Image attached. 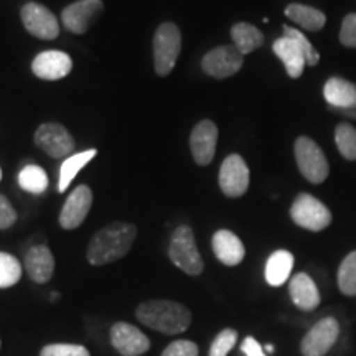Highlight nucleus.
Returning a JSON list of instances; mask_svg holds the SVG:
<instances>
[{"label":"nucleus","instance_id":"f704fd0d","mask_svg":"<svg viewBox=\"0 0 356 356\" xmlns=\"http://www.w3.org/2000/svg\"><path fill=\"white\" fill-rule=\"evenodd\" d=\"M241 351L246 356H267L264 348H262L254 337L244 338V341L241 343Z\"/></svg>","mask_w":356,"mask_h":356},{"label":"nucleus","instance_id":"f257e3e1","mask_svg":"<svg viewBox=\"0 0 356 356\" xmlns=\"http://www.w3.org/2000/svg\"><path fill=\"white\" fill-rule=\"evenodd\" d=\"M137 228L132 222L114 221L97 231L88 246L89 264L106 266L129 254L136 241Z\"/></svg>","mask_w":356,"mask_h":356},{"label":"nucleus","instance_id":"c85d7f7f","mask_svg":"<svg viewBox=\"0 0 356 356\" xmlns=\"http://www.w3.org/2000/svg\"><path fill=\"white\" fill-rule=\"evenodd\" d=\"M22 279V264L15 256L0 251V289L13 287Z\"/></svg>","mask_w":356,"mask_h":356},{"label":"nucleus","instance_id":"1a4fd4ad","mask_svg":"<svg viewBox=\"0 0 356 356\" xmlns=\"http://www.w3.org/2000/svg\"><path fill=\"white\" fill-rule=\"evenodd\" d=\"M102 12H104L102 0H78L65 8L61 13V22L68 32L83 35L96 24Z\"/></svg>","mask_w":356,"mask_h":356},{"label":"nucleus","instance_id":"a211bd4d","mask_svg":"<svg viewBox=\"0 0 356 356\" xmlns=\"http://www.w3.org/2000/svg\"><path fill=\"white\" fill-rule=\"evenodd\" d=\"M24 266L29 277L37 284L50 282L55 273V257H53L50 248L44 244H37L26 251Z\"/></svg>","mask_w":356,"mask_h":356},{"label":"nucleus","instance_id":"473e14b6","mask_svg":"<svg viewBox=\"0 0 356 356\" xmlns=\"http://www.w3.org/2000/svg\"><path fill=\"white\" fill-rule=\"evenodd\" d=\"M340 43L346 48H356V13H348L341 22Z\"/></svg>","mask_w":356,"mask_h":356},{"label":"nucleus","instance_id":"6ab92c4d","mask_svg":"<svg viewBox=\"0 0 356 356\" xmlns=\"http://www.w3.org/2000/svg\"><path fill=\"white\" fill-rule=\"evenodd\" d=\"M211 248L216 259L229 267L241 264L246 256V249H244L241 239L228 229H220L213 234Z\"/></svg>","mask_w":356,"mask_h":356},{"label":"nucleus","instance_id":"20e7f679","mask_svg":"<svg viewBox=\"0 0 356 356\" xmlns=\"http://www.w3.org/2000/svg\"><path fill=\"white\" fill-rule=\"evenodd\" d=\"M168 256L173 264L185 274L200 275L203 273L204 262L195 241L193 229L190 226L181 225L173 231L170 244H168Z\"/></svg>","mask_w":356,"mask_h":356},{"label":"nucleus","instance_id":"4468645a","mask_svg":"<svg viewBox=\"0 0 356 356\" xmlns=\"http://www.w3.org/2000/svg\"><path fill=\"white\" fill-rule=\"evenodd\" d=\"M35 144L53 159H61L74 150V140L71 134L56 122L42 124L35 132Z\"/></svg>","mask_w":356,"mask_h":356},{"label":"nucleus","instance_id":"0eeeda50","mask_svg":"<svg viewBox=\"0 0 356 356\" xmlns=\"http://www.w3.org/2000/svg\"><path fill=\"white\" fill-rule=\"evenodd\" d=\"M291 218L297 226L307 231H323L332 225V211L318 198L300 193L291 207Z\"/></svg>","mask_w":356,"mask_h":356},{"label":"nucleus","instance_id":"c756f323","mask_svg":"<svg viewBox=\"0 0 356 356\" xmlns=\"http://www.w3.org/2000/svg\"><path fill=\"white\" fill-rule=\"evenodd\" d=\"M236 341H238V332L234 328H225L215 337L208 356H228L229 351L234 348Z\"/></svg>","mask_w":356,"mask_h":356},{"label":"nucleus","instance_id":"aec40b11","mask_svg":"<svg viewBox=\"0 0 356 356\" xmlns=\"http://www.w3.org/2000/svg\"><path fill=\"white\" fill-rule=\"evenodd\" d=\"M289 296H291L293 305L302 312H314L320 305V292L317 284L307 273H299L291 279Z\"/></svg>","mask_w":356,"mask_h":356},{"label":"nucleus","instance_id":"a878e982","mask_svg":"<svg viewBox=\"0 0 356 356\" xmlns=\"http://www.w3.org/2000/svg\"><path fill=\"white\" fill-rule=\"evenodd\" d=\"M19 185L29 193L42 195L48 188V177L42 167L26 165L19 173Z\"/></svg>","mask_w":356,"mask_h":356},{"label":"nucleus","instance_id":"4be33fe9","mask_svg":"<svg viewBox=\"0 0 356 356\" xmlns=\"http://www.w3.org/2000/svg\"><path fill=\"white\" fill-rule=\"evenodd\" d=\"M293 269V254L286 251V249H279L273 252L269 259L266 262V280L269 286L280 287L287 282L291 277Z\"/></svg>","mask_w":356,"mask_h":356},{"label":"nucleus","instance_id":"7c9ffc66","mask_svg":"<svg viewBox=\"0 0 356 356\" xmlns=\"http://www.w3.org/2000/svg\"><path fill=\"white\" fill-rule=\"evenodd\" d=\"M40 356H91L89 350L83 345L73 343H51L43 346Z\"/></svg>","mask_w":356,"mask_h":356},{"label":"nucleus","instance_id":"4c0bfd02","mask_svg":"<svg viewBox=\"0 0 356 356\" xmlns=\"http://www.w3.org/2000/svg\"><path fill=\"white\" fill-rule=\"evenodd\" d=\"M56 299H58V293H56V292H53V293H51V300L55 302Z\"/></svg>","mask_w":356,"mask_h":356},{"label":"nucleus","instance_id":"bb28decb","mask_svg":"<svg viewBox=\"0 0 356 356\" xmlns=\"http://www.w3.org/2000/svg\"><path fill=\"white\" fill-rule=\"evenodd\" d=\"M337 282L341 293L348 297L356 296V251L350 252L341 261L337 273Z\"/></svg>","mask_w":356,"mask_h":356},{"label":"nucleus","instance_id":"cd10ccee","mask_svg":"<svg viewBox=\"0 0 356 356\" xmlns=\"http://www.w3.org/2000/svg\"><path fill=\"white\" fill-rule=\"evenodd\" d=\"M335 144L338 152L346 160H356V127L348 122L338 124L335 129Z\"/></svg>","mask_w":356,"mask_h":356},{"label":"nucleus","instance_id":"e433bc0d","mask_svg":"<svg viewBox=\"0 0 356 356\" xmlns=\"http://www.w3.org/2000/svg\"><path fill=\"white\" fill-rule=\"evenodd\" d=\"M264 351H267V353H273V351H274V345H266Z\"/></svg>","mask_w":356,"mask_h":356},{"label":"nucleus","instance_id":"72a5a7b5","mask_svg":"<svg viewBox=\"0 0 356 356\" xmlns=\"http://www.w3.org/2000/svg\"><path fill=\"white\" fill-rule=\"evenodd\" d=\"M17 211L13 210L12 203L0 195V229H8L10 226L15 225Z\"/></svg>","mask_w":356,"mask_h":356},{"label":"nucleus","instance_id":"2f4dec72","mask_svg":"<svg viewBox=\"0 0 356 356\" xmlns=\"http://www.w3.org/2000/svg\"><path fill=\"white\" fill-rule=\"evenodd\" d=\"M160 356H200L198 345L191 340H175Z\"/></svg>","mask_w":356,"mask_h":356},{"label":"nucleus","instance_id":"dca6fc26","mask_svg":"<svg viewBox=\"0 0 356 356\" xmlns=\"http://www.w3.org/2000/svg\"><path fill=\"white\" fill-rule=\"evenodd\" d=\"M218 127L213 121H202L195 126L190 136V149L198 165H210L215 159Z\"/></svg>","mask_w":356,"mask_h":356},{"label":"nucleus","instance_id":"f3484780","mask_svg":"<svg viewBox=\"0 0 356 356\" xmlns=\"http://www.w3.org/2000/svg\"><path fill=\"white\" fill-rule=\"evenodd\" d=\"M71 68H73V61H71L70 55L58 50L42 51L32 61V71L35 76L47 79V81H56V79L66 78Z\"/></svg>","mask_w":356,"mask_h":356},{"label":"nucleus","instance_id":"b1692460","mask_svg":"<svg viewBox=\"0 0 356 356\" xmlns=\"http://www.w3.org/2000/svg\"><path fill=\"white\" fill-rule=\"evenodd\" d=\"M231 38H233L234 47L238 48L243 55L256 51L257 48L264 43V35L254 25L246 24V22H239L233 25L231 29Z\"/></svg>","mask_w":356,"mask_h":356},{"label":"nucleus","instance_id":"f03ea898","mask_svg":"<svg viewBox=\"0 0 356 356\" xmlns=\"http://www.w3.org/2000/svg\"><path fill=\"white\" fill-rule=\"evenodd\" d=\"M136 318L142 325L163 335H180L191 325V312L175 300H145L136 309Z\"/></svg>","mask_w":356,"mask_h":356},{"label":"nucleus","instance_id":"2eb2a0df","mask_svg":"<svg viewBox=\"0 0 356 356\" xmlns=\"http://www.w3.org/2000/svg\"><path fill=\"white\" fill-rule=\"evenodd\" d=\"M92 204V191L88 185H79L70 193L60 213V226L63 229H76L86 220Z\"/></svg>","mask_w":356,"mask_h":356},{"label":"nucleus","instance_id":"9b49d317","mask_svg":"<svg viewBox=\"0 0 356 356\" xmlns=\"http://www.w3.org/2000/svg\"><path fill=\"white\" fill-rule=\"evenodd\" d=\"M26 32L40 40H55L60 35V24L47 7L37 2H29L20 12Z\"/></svg>","mask_w":356,"mask_h":356},{"label":"nucleus","instance_id":"f8f14e48","mask_svg":"<svg viewBox=\"0 0 356 356\" xmlns=\"http://www.w3.org/2000/svg\"><path fill=\"white\" fill-rule=\"evenodd\" d=\"M244 55L236 47H218L202 60V68L216 79H226L243 68Z\"/></svg>","mask_w":356,"mask_h":356},{"label":"nucleus","instance_id":"7ed1b4c3","mask_svg":"<svg viewBox=\"0 0 356 356\" xmlns=\"http://www.w3.org/2000/svg\"><path fill=\"white\" fill-rule=\"evenodd\" d=\"M273 50L280 58L292 79L302 76L305 65L317 66L320 61L318 51L309 42V38L289 25H284V37L275 40Z\"/></svg>","mask_w":356,"mask_h":356},{"label":"nucleus","instance_id":"9d476101","mask_svg":"<svg viewBox=\"0 0 356 356\" xmlns=\"http://www.w3.org/2000/svg\"><path fill=\"white\" fill-rule=\"evenodd\" d=\"M220 188L228 198H239L249 188V167L238 154H231L225 159L220 168Z\"/></svg>","mask_w":356,"mask_h":356},{"label":"nucleus","instance_id":"423d86ee","mask_svg":"<svg viewBox=\"0 0 356 356\" xmlns=\"http://www.w3.org/2000/svg\"><path fill=\"white\" fill-rule=\"evenodd\" d=\"M181 50L180 29L172 22H165L157 29L154 37V65L159 76H167L175 68Z\"/></svg>","mask_w":356,"mask_h":356},{"label":"nucleus","instance_id":"ddd939ff","mask_svg":"<svg viewBox=\"0 0 356 356\" xmlns=\"http://www.w3.org/2000/svg\"><path fill=\"white\" fill-rule=\"evenodd\" d=\"M111 345L122 356H140L150 350L149 337L127 322H118L111 327Z\"/></svg>","mask_w":356,"mask_h":356},{"label":"nucleus","instance_id":"58836bf2","mask_svg":"<svg viewBox=\"0 0 356 356\" xmlns=\"http://www.w3.org/2000/svg\"><path fill=\"white\" fill-rule=\"evenodd\" d=\"M0 180H2V170H0Z\"/></svg>","mask_w":356,"mask_h":356},{"label":"nucleus","instance_id":"39448f33","mask_svg":"<svg viewBox=\"0 0 356 356\" xmlns=\"http://www.w3.org/2000/svg\"><path fill=\"white\" fill-rule=\"evenodd\" d=\"M293 154H296L299 172L304 175L305 180H309L314 185H320L327 180L328 173H330V165H328V160L317 142L312 140L310 137L302 136L296 140Z\"/></svg>","mask_w":356,"mask_h":356},{"label":"nucleus","instance_id":"6e6552de","mask_svg":"<svg viewBox=\"0 0 356 356\" xmlns=\"http://www.w3.org/2000/svg\"><path fill=\"white\" fill-rule=\"evenodd\" d=\"M340 337V323L337 318L325 317L318 320L300 341L302 356H325L328 355Z\"/></svg>","mask_w":356,"mask_h":356},{"label":"nucleus","instance_id":"412c9836","mask_svg":"<svg viewBox=\"0 0 356 356\" xmlns=\"http://www.w3.org/2000/svg\"><path fill=\"white\" fill-rule=\"evenodd\" d=\"M323 96L328 108L348 109L356 108V84L348 79L333 76L325 83Z\"/></svg>","mask_w":356,"mask_h":356},{"label":"nucleus","instance_id":"c9c22d12","mask_svg":"<svg viewBox=\"0 0 356 356\" xmlns=\"http://www.w3.org/2000/svg\"><path fill=\"white\" fill-rule=\"evenodd\" d=\"M332 113H335L338 115H343L346 119H355L356 121V108H348V109H332Z\"/></svg>","mask_w":356,"mask_h":356},{"label":"nucleus","instance_id":"5701e85b","mask_svg":"<svg viewBox=\"0 0 356 356\" xmlns=\"http://www.w3.org/2000/svg\"><path fill=\"white\" fill-rule=\"evenodd\" d=\"M286 15L297 25L309 32H318L327 24V17L318 8L304 6V3H291L286 8Z\"/></svg>","mask_w":356,"mask_h":356},{"label":"nucleus","instance_id":"393cba45","mask_svg":"<svg viewBox=\"0 0 356 356\" xmlns=\"http://www.w3.org/2000/svg\"><path fill=\"white\" fill-rule=\"evenodd\" d=\"M96 154H97L96 149H89V150H84V152L73 154L71 157L66 159L65 162L61 163V168H60L58 191H61V193H63V191L68 190V186L71 185V181L74 180V177H76L78 173L81 172L92 159L96 157Z\"/></svg>","mask_w":356,"mask_h":356}]
</instances>
